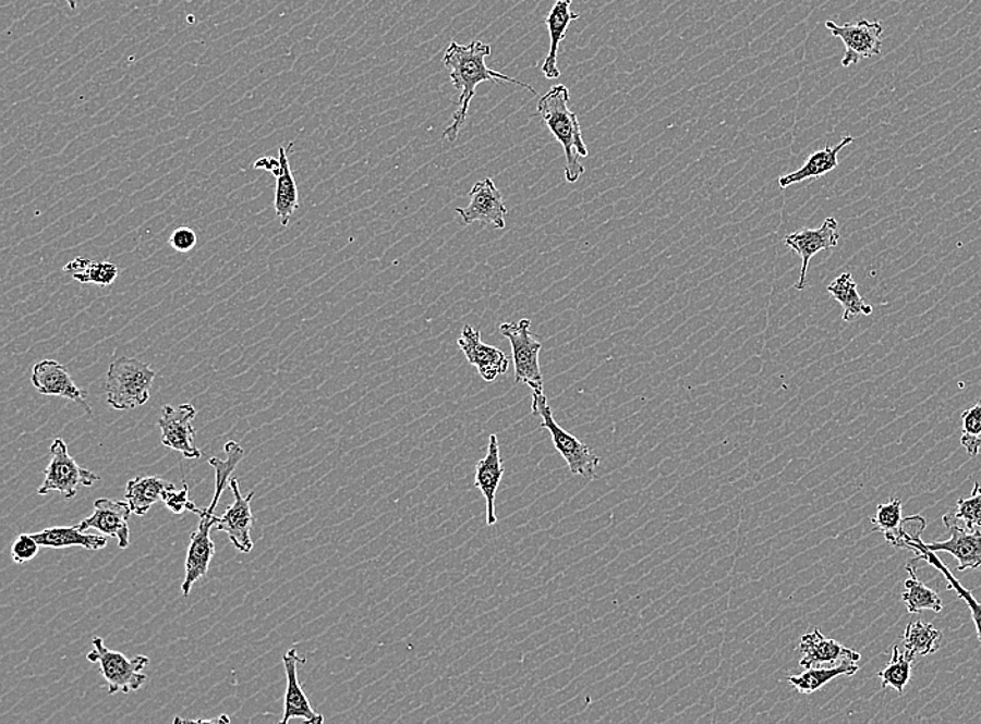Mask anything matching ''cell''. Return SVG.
Listing matches in <instances>:
<instances>
[{
	"label": "cell",
	"mask_w": 981,
	"mask_h": 724,
	"mask_svg": "<svg viewBox=\"0 0 981 724\" xmlns=\"http://www.w3.org/2000/svg\"><path fill=\"white\" fill-rule=\"evenodd\" d=\"M909 578L905 581L906 591L903 593V601L909 613H920L922 611H933L940 613L943 611V599L938 593L925 587L916 576V568L912 564L906 566Z\"/></svg>",
	"instance_id": "4dcf8cb0"
},
{
	"label": "cell",
	"mask_w": 981,
	"mask_h": 724,
	"mask_svg": "<svg viewBox=\"0 0 981 724\" xmlns=\"http://www.w3.org/2000/svg\"><path fill=\"white\" fill-rule=\"evenodd\" d=\"M859 672L858 662H840L838 665L827 667H810L799 676H789L788 682L802 694H813L825 684L835 680L839 676H853Z\"/></svg>",
	"instance_id": "f1b7e54d"
},
{
	"label": "cell",
	"mask_w": 981,
	"mask_h": 724,
	"mask_svg": "<svg viewBox=\"0 0 981 724\" xmlns=\"http://www.w3.org/2000/svg\"><path fill=\"white\" fill-rule=\"evenodd\" d=\"M827 290L831 297L837 299L840 306H843V319L845 322L853 321V319L862 316H872L873 307L865 303V299L860 296L858 284L853 281L852 274H840V277L829 284Z\"/></svg>",
	"instance_id": "83f0119b"
},
{
	"label": "cell",
	"mask_w": 981,
	"mask_h": 724,
	"mask_svg": "<svg viewBox=\"0 0 981 724\" xmlns=\"http://www.w3.org/2000/svg\"><path fill=\"white\" fill-rule=\"evenodd\" d=\"M912 662L913 659L906 656L898 647H894L888 665L879 673L883 688L891 687L898 694H904L912 676Z\"/></svg>",
	"instance_id": "e575fe53"
},
{
	"label": "cell",
	"mask_w": 981,
	"mask_h": 724,
	"mask_svg": "<svg viewBox=\"0 0 981 724\" xmlns=\"http://www.w3.org/2000/svg\"><path fill=\"white\" fill-rule=\"evenodd\" d=\"M838 243V222L835 218L825 219L819 229H804V231L790 233L785 237V244L802 258V271H800L798 283L795 284L796 289L804 290L806 287L810 259L820 251L837 247Z\"/></svg>",
	"instance_id": "2e32d148"
},
{
	"label": "cell",
	"mask_w": 981,
	"mask_h": 724,
	"mask_svg": "<svg viewBox=\"0 0 981 724\" xmlns=\"http://www.w3.org/2000/svg\"><path fill=\"white\" fill-rule=\"evenodd\" d=\"M157 373L137 358L119 357L110 364L107 377L108 404L118 412L144 406Z\"/></svg>",
	"instance_id": "3957f363"
},
{
	"label": "cell",
	"mask_w": 981,
	"mask_h": 724,
	"mask_svg": "<svg viewBox=\"0 0 981 724\" xmlns=\"http://www.w3.org/2000/svg\"><path fill=\"white\" fill-rule=\"evenodd\" d=\"M532 321L522 319L518 323L507 322L499 327L512 347L514 361V381L529 384L532 389H544V378L540 368V352L542 343L535 341L530 332Z\"/></svg>",
	"instance_id": "52a82bcc"
},
{
	"label": "cell",
	"mask_w": 981,
	"mask_h": 724,
	"mask_svg": "<svg viewBox=\"0 0 981 724\" xmlns=\"http://www.w3.org/2000/svg\"><path fill=\"white\" fill-rule=\"evenodd\" d=\"M799 651L803 653L799 666L810 668L820 665H838L840 662H859L860 653L853 651L835 639L825 638L815 628L813 633L804 634L800 641Z\"/></svg>",
	"instance_id": "ffe728a7"
},
{
	"label": "cell",
	"mask_w": 981,
	"mask_h": 724,
	"mask_svg": "<svg viewBox=\"0 0 981 724\" xmlns=\"http://www.w3.org/2000/svg\"><path fill=\"white\" fill-rule=\"evenodd\" d=\"M469 207L457 208V212L464 224L480 222L484 226L485 224H494L497 229L507 226L505 217L508 214V208L505 207L502 194L495 186L493 179L488 177L475 183L472 192L469 193Z\"/></svg>",
	"instance_id": "4fadbf2b"
},
{
	"label": "cell",
	"mask_w": 981,
	"mask_h": 724,
	"mask_svg": "<svg viewBox=\"0 0 981 724\" xmlns=\"http://www.w3.org/2000/svg\"><path fill=\"white\" fill-rule=\"evenodd\" d=\"M950 537L948 541L924 543L923 547L930 552H947L958 561V570L965 572L968 568H979L981 566V531L980 529H968L965 527H949Z\"/></svg>",
	"instance_id": "7402d4cb"
},
{
	"label": "cell",
	"mask_w": 981,
	"mask_h": 724,
	"mask_svg": "<svg viewBox=\"0 0 981 724\" xmlns=\"http://www.w3.org/2000/svg\"><path fill=\"white\" fill-rule=\"evenodd\" d=\"M229 488L230 491L233 492L234 502L230 504L228 511L223 513V516L219 517L218 524L215 527H217L218 531L227 533L229 541L233 543V547L237 548L239 552L250 553L253 549V541L252 537H250V532H252L254 524L252 512L254 492H250L247 496H243L242 492H240L237 478L230 479Z\"/></svg>",
	"instance_id": "7c38bea8"
},
{
	"label": "cell",
	"mask_w": 981,
	"mask_h": 724,
	"mask_svg": "<svg viewBox=\"0 0 981 724\" xmlns=\"http://www.w3.org/2000/svg\"><path fill=\"white\" fill-rule=\"evenodd\" d=\"M834 37L843 39L846 51L843 59V68H850L860 60L879 57L883 48L884 27L880 22L870 23L860 20L855 24L838 26L834 22L825 23Z\"/></svg>",
	"instance_id": "ba28073f"
},
{
	"label": "cell",
	"mask_w": 981,
	"mask_h": 724,
	"mask_svg": "<svg viewBox=\"0 0 981 724\" xmlns=\"http://www.w3.org/2000/svg\"><path fill=\"white\" fill-rule=\"evenodd\" d=\"M197 516L199 524L197 529L190 537V543L186 557V576L182 584V592L184 597H189L192 588L199 578L208 573L209 563H211L215 554V543L211 539V529L217 526L219 517L213 513H207L205 508H198Z\"/></svg>",
	"instance_id": "30bf717a"
},
{
	"label": "cell",
	"mask_w": 981,
	"mask_h": 724,
	"mask_svg": "<svg viewBox=\"0 0 981 724\" xmlns=\"http://www.w3.org/2000/svg\"><path fill=\"white\" fill-rule=\"evenodd\" d=\"M93 647V652L88 653L87 659L92 663H98L110 696L138 691L147 683V674L143 672L149 663L147 656L137 655L129 659L123 653L110 651L105 647L101 637H94Z\"/></svg>",
	"instance_id": "5b68a950"
},
{
	"label": "cell",
	"mask_w": 981,
	"mask_h": 724,
	"mask_svg": "<svg viewBox=\"0 0 981 724\" xmlns=\"http://www.w3.org/2000/svg\"><path fill=\"white\" fill-rule=\"evenodd\" d=\"M39 543L33 533H22L12 547V561L17 564L33 561L39 552Z\"/></svg>",
	"instance_id": "74e56055"
},
{
	"label": "cell",
	"mask_w": 981,
	"mask_h": 724,
	"mask_svg": "<svg viewBox=\"0 0 981 724\" xmlns=\"http://www.w3.org/2000/svg\"><path fill=\"white\" fill-rule=\"evenodd\" d=\"M941 639L943 633L933 624L920 621L909 623L903 637L905 655L910 659L933 655L940 649Z\"/></svg>",
	"instance_id": "f546056e"
},
{
	"label": "cell",
	"mask_w": 981,
	"mask_h": 724,
	"mask_svg": "<svg viewBox=\"0 0 981 724\" xmlns=\"http://www.w3.org/2000/svg\"><path fill=\"white\" fill-rule=\"evenodd\" d=\"M99 477L88 469L78 466L70 456L68 444L63 439L57 438L51 444V462L45 469V479L39 494L59 492L64 499H74L82 487H93Z\"/></svg>",
	"instance_id": "8992f818"
},
{
	"label": "cell",
	"mask_w": 981,
	"mask_h": 724,
	"mask_svg": "<svg viewBox=\"0 0 981 724\" xmlns=\"http://www.w3.org/2000/svg\"><path fill=\"white\" fill-rule=\"evenodd\" d=\"M305 658L299 655L298 649H289L283 656L284 671H287V694H284V712L282 724H287L292 719H303L308 724L324 723V716L315 712L310 703L307 696L300 686L298 676V666L304 665Z\"/></svg>",
	"instance_id": "d6986e66"
},
{
	"label": "cell",
	"mask_w": 981,
	"mask_h": 724,
	"mask_svg": "<svg viewBox=\"0 0 981 724\" xmlns=\"http://www.w3.org/2000/svg\"><path fill=\"white\" fill-rule=\"evenodd\" d=\"M225 456L227 457L209 458V464L215 469V493L211 504L205 508L207 513L214 514L215 508H217L220 496H222L225 489L229 487L230 479L233 478L234 469L238 468L244 458L243 447L237 442H228L227 446H225Z\"/></svg>",
	"instance_id": "1f68e13d"
},
{
	"label": "cell",
	"mask_w": 981,
	"mask_h": 724,
	"mask_svg": "<svg viewBox=\"0 0 981 724\" xmlns=\"http://www.w3.org/2000/svg\"><path fill=\"white\" fill-rule=\"evenodd\" d=\"M572 2L573 0H557V3L554 4L547 19H545V24H547L550 38V47L548 57L545 58L542 70L544 76L548 79L560 77L557 64L559 45L564 41L565 37H567L570 23L580 17L578 13H573L572 10H570Z\"/></svg>",
	"instance_id": "603a6c76"
},
{
	"label": "cell",
	"mask_w": 981,
	"mask_h": 724,
	"mask_svg": "<svg viewBox=\"0 0 981 724\" xmlns=\"http://www.w3.org/2000/svg\"><path fill=\"white\" fill-rule=\"evenodd\" d=\"M164 503L165 506L174 514H183L186 512L195 514L198 511V507L195 506L192 499H190L189 486L186 482L183 483V488L180 489V491L177 488L170 489L167 496L164 499Z\"/></svg>",
	"instance_id": "8d00e7d4"
},
{
	"label": "cell",
	"mask_w": 981,
	"mask_h": 724,
	"mask_svg": "<svg viewBox=\"0 0 981 724\" xmlns=\"http://www.w3.org/2000/svg\"><path fill=\"white\" fill-rule=\"evenodd\" d=\"M945 527L959 526L964 523L965 528H981V486L974 482L973 492L970 498L959 499L954 511L945 514L943 517Z\"/></svg>",
	"instance_id": "836d02e7"
},
{
	"label": "cell",
	"mask_w": 981,
	"mask_h": 724,
	"mask_svg": "<svg viewBox=\"0 0 981 724\" xmlns=\"http://www.w3.org/2000/svg\"><path fill=\"white\" fill-rule=\"evenodd\" d=\"M505 474L502 457H500L499 442L497 434H491L488 442V451L485 457L479 462L475 467L474 487L483 493L485 502H487V526L493 527L497 524V513H495V499H497L498 488Z\"/></svg>",
	"instance_id": "44dd1931"
},
{
	"label": "cell",
	"mask_w": 981,
	"mask_h": 724,
	"mask_svg": "<svg viewBox=\"0 0 981 724\" xmlns=\"http://www.w3.org/2000/svg\"><path fill=\"white\" fill-rule=\"evenodd\" d=\"M569 89L564 84H559L543 95L537 105V112L545 126L562 145L565 159H567L565 177L569 183H576L584 174V167L580 163L579 157L588 158L589 149L584 144L579 119L569 109Z\"/></svg>",
	"instance_id": "7a4b0ae2"
},
{
	"label": "cell",
	"mask_w": 981,
	"mask_h": 724,
	"mask_svg": "<svg viewBox=\"0 0 981 724\" xmlns=\"http://www.w3.org/2000/svg\"><path fill=\"white\" fill-rule=\"evenodd\" d=\"M470 366L477 369L480 377L485 382H494L500 376L508 372L509 358L499 348L488 346L482 342V333L465 324L458 341Z\"/></svg>",
	"instance_id": "e0dca14e"
},
{
	"label": "cell",
	"mask_w": 981,
	"mask_h": 724,
	"mask_svg": "<svg viewBox=\"0 0 981 724\" xmlns=\"http://www.w3.org/2000/svg\"><path fill=\"white\" fill-rule=\"evenodd\" d=\"M254 169H263L274 174L277 179V189H275V211H277L280 224L288 226L290 218L298 211L299 189L296 180L293 177L292 169L287 155V149L279 148V158L264 157L254 163Z\"/></svg>",
	"instance_id": "5bb4252c"
},
{
	"label": "cell",
	"mask_w": 981,
	"mask_h": 724,
	"mask_svg": "<svg viewBox=\"0 0 981 724\" xmlns=\"http://www.w3.org/2000/svg\"><path fill=\"white\" fill-rule=\"evenodd\" d=\"M173 483L159 477H140L128 482L126 502L136 516H145L155 503L164 502Z\"/></svg>",
	"instance_id": "484cf974"
},
{
	"label": "cell",
	"mask_w": 981,
	"mask_h": 724,
	"mask_svg": "<svg viewBox=\"0 0 981 724\" xmlns=\"http://www.w3.org/2000/svg\"><path fill=\"white\" fill-rule=\"evenodd\" d=\"M34 388L45 396H59L77 403L85 413L92 416L93 408L87 402L88 393L73 382L68 368L55 359H44L33 368Z\"/></svg>",
	"instance_id": "9a60e30c"
},
{
	"label": "cell",
	"mask_w": 981,
	"mask_h": 724,
	"mask_svg": "<svg viewBox=\"0 0 981 724\" xmlns=\"http://www.w3.org/2000/svg\"><path fill=\"white\" fill-rule=\"evenodd\" d=\"M63 269L64 272L72 274L74 281L99 284L102 287L113 284L119 274L118 265L93 261V259L83 257L74 259Z\"/></svg>",
	"instance_id": "d6a6232c"
},
{
	"label": "cell",
	"mask_w": 981,
	"mask_h": 724,
	"mask_svg": "<svg viewBox=\"0 0 981 724\" xmlns=\"http://www.w3.org/2000/svg\"><path fill=\"white\" fill-rule=\"evenodd\" d=\"M197 412L193 404L184 403L182 406H164L162 416L158 427L161 429V442L164 446L182 454L184 458H199L203 452L194 446L195 429L193 419Z\"/></svg>",
	"instance_id": "8fae6325"
},
{
	"label": "cell",
	"mask_w": 981,
	"mask_h": 724,
	"mask_svg": "<svg viewBox=\"0 0 981 724\" xmlns=\"http://www.w3.org/2000/svg\"><path fill=\"white\" fill-rule=\"evenodd\" d=\"M170 247L178 253H190L197 246V234L192 228L182 226L177 229L169 238Z\"/></svg>",
	"instance_id": "f35d334b"
},
{
	"label": "cell",
	"mask_w": 981,
	"mask_h": 724,
	"mask_svg": "<svg viewBox=\"0 0 981 724\" xmlns=\"http://www.w3.org/2000/svg\"><path fill=\"white\" fill-rule=\"evenodd\" d=\"M855 142L853 137H845L843 142L835 147H827L820 149V151L810 155L808 161L803 164L799 171L794 173L785 174V176L778 179L779 187L785 189L792 184L802 183L804 180L809 179H819L824 176L829 172L835 171L838 168V154L843 151L846 145H850Z\"/></svg>",
	"instance_id": "cb8c5ba5"
},
{
	"label": "cell",
	"mask_w": 981,
	"mask_h": 724,
	"mask_svg": "<svg viewBox=\"0 0 981 724\" xmlns=\"http://www.w3.org/2000/svg\"><path fill=\"white\" fill-rule=\"evenodd\" d=\"M489 54V45L483 44L482 41H473L468 45V47H463V45H459L458 42H452L447 48V51H445L444 64L450 69V82H452L455 88L460 91L459 109L453 114L452 124H450L444 133V137L448 138L449 142H455V139L458 138L460 128H462L465 119H468L469 107L475 97V88H477L479 84L485 82H505L514 84V86L522 87L528 89V91L535 94V89L532 86H529V84L520 82L518 78L505 76V74L495 72V70H491L487 64H485V59H487Z\"/></svg>",
	"instance_id": "6da1fadb"
},
{
	"label": "cell",
	"mask_w": 981,
	"mask_h": 724,
	"mask_svg": "<svg viewBox=\"0 0 981 724\" xmlns=\"http://www.w3.org/2000/svg\"><path fill=\"white\" fill-rule=\"evenodd\" d=\"M962 437L960 444L970 457L979 456L981 449V398L962 414Z\"/></svg>",
	"instance_id": "d590c367"
},
{
	"label": "cell",
	"mask_w": 981,
	"mask_h": 724,
	"mask_svg": "<svg viewBox=\"0 0 981 724\" xmlns=\"http://www.w3.org/2000/svg\"><path fill=\"white\" fill-rule=\"evenodd\" d=\"M872 523L875 524L874 532H881L894 548L904 549L922 538L928 526L922 516L904 517L903 502L898 498L891 499L887 504H879Z\"/></svg>",
	"instance_id": "9c48e42d"
},
{
	"label": "cell",
	"mask_w": 981,
	"mask_h": 724,
	"mask_svg": "<svg viewBox=\"0 0 981 724\" xmlns=\"http://www.w3.org/2000/svg\"><path fill=\"white\" fill-rule=\"evenodd\" d=\"M532 412L535 417H542V428L548 429L554 446L568 463L570 473L592 481L600 466V457L588 444L555 421L544 389H533Z\"/></svg>",
	"instance_id": "277c9868"
},
{
	"label": "cell",
	"mask_w": 981,
	"mask_h": 724,
	"mask_svg": "<svg viewBox=\"0 0 981 724\" xmlns=\"http://www.w3.org/2000/svg\"><path fill=\"white\" fill-rule=\"evenodd\" d=\"M33 537L37 539L39 545L52 549L78 547L85 551H99L108 545L107 537L87 533L77 526L47 528L41 532L33 533Z\"/></svg>",
	"instance_id": "d4e9b609"
},
{
	"label": "cell",
	"mask_w": 981,
	"mask_h": 724,
	"mask_svg": "<svg viewBox=\"0 0 981 724\" xmlns=\"http://www.w3.org/2000/svg\"><path fill=\"white\" fill-rule=\"evenodd\" d=\"M132 513L128 502L97 499L93 516L85 518L77 527L82 531L98 529L104 536L117 538L119 548L126 549L130 545L129 518Z\"/></svg>",
	"instance_id": "ac0fdd59"
},
{
	"label": "cell",
	"mask_w": 981,
	"mask_h": 724,
	"mask_svg": "<svg viewBox=\"0 0 981 724\" xmlns=\"http://www.w3.org/2000/svg\"><path fill=\"white\" fill-rule=\"evenodd\" d=\"M174 722H177V723H229L230 719H229V716L223 715L218 719H207V721H202V719H198V721H183V719H174Z\"/></svg>",
	"instance_id": "ab89813d"
},
{
	"label": "cell",
	"mask_w": 981,
	"mask_h": 724,
	"mask_svg": "<svg viewBox=\"0 0 981 724\" xmlns=\"http://www.w3.org/2000/svg\"><path fill=\"white\" fill-rule=\"evenodd\" d=\"M64 2L68 3V7H69L70 9H72L73 12H76L80 0H64Z\"/></svg>",
	"instance_id": "60d3db41"
},
{
	"label": "cell",
	"mask_w": 981,
	"mask_h": 724,
	"mask_svg": "<svg viewBox=\"0 0 981 724\" xmlns=\"http://www.w3.org/2000/svg\"><path fill=\"white\" fill-rule=\"evenodd\" d=\"M908 549L909 551H912L915 553V562L923 561L925 563H929L930 566L937 568L940 573H943V576L947 578L949 588L954 589L956 596H958L960 599H964L966 605H968L970 609V613H972L976 631H978V638L981 642V602H979L978 599L973 597V593L970 592L969 589H966L962 584L959 582V579L955 578L949 568L940 561L937 554L928 551V549L923 547L922 538H919L918 541L910 543Z\"/></svg>",
	"instance_id": "4316f807"
}]
</instances>
